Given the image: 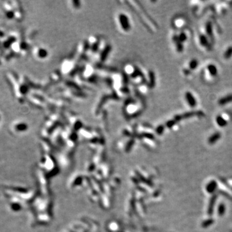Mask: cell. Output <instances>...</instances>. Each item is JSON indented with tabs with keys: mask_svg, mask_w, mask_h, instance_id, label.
<instances>
[{
	"mask_svg": "<svg viewBox=\"0 0 232 232\" xmlns=\"http://www.w3.org/2000/svg\"><path fill=\"white\" fill-rule=\"evenodd\" d=\"M232 102V94H229L222 97L218 101V104L220 106H224Z\"/></svg>",
	"mask_w": 232,
	"mask_h": 232,
	"instance_id": "cell-5",
	"label": "cell"
},
{
	"mask_svg": "<svg viewBox=\"0 0 232 232\" xmlns=\"http://www.w3.org/2000/svg\"><path fill=\"white\" fill-rule=\"evenodd\" d=\"M149 79H150V86L151 88H153L155 85V76L153 72H150L149 73Z\"/></svg>",
	"mask_w": 232,
	"mask_h": 232,
	"instance_id": "cell-13",
	"label": "cell"
},
{
	"mask_svg": "<svg viewBox=\"0 0 232 232\" xmlns=\"http://www.w3.org/2000/svg\"><path fill=\"white\" fill-rule=\"evenodd\" d=\"M207 70L211 76H216L218 74V69L214 64H209L207 66Z\"/></svg>",
	"mask_w": 232,
	"mask_h": 232,
	"instance_id": "cell-7",
	"label": "cell"
},
{
	"mask_svg": "<svg viewBox=\"0 0 232 232\" xmlns=\"http://www.w3.org/2000/svg\"><path fill=\"white\" fill-rule=\"evenodd\" d=\"M232 57V46L229 47L224 53V58L226 59H230Z\"/></svg>",
	"mask_w": 232,
	"mask_h": 232,
	"instance_id": "cell-14",
	"label": "cell"
},
{
	"mask_svg": "<svg viewBox=\"0 0 232 232\" xmlns=\"http://www.w3.org/2000/svg\"><path fill=\"white\" fill-rule=\"evenodd\" d=\"M206 32L207 34V36L211 39H214V32H213V25L210 21L206 23Z\"/></svg>",
	"mask_w": 232,
	"mask_h": 232,
	"instance_id": "cell-6",
	"label": "cell"
},
{
	"mask_svg": "<svg viewBox=\"0 0 232 232\" xmlns=\"http://www.w3.org/2000/svg\"><path fill=\"white\" fill-rule=\"evenodd\" d=\"M34 55L36 58H39V59H43L45 58L46 56H47V51L44 49L43 48H36L34 50Z\"/></svg>",
	"mask_w": 232,
	"mask_h": 232,
	"instance_id": "cell-3",
	"label": "cell"
},
{
	"mask_svg": "<svg viewBox=\"0 0 232 232\" xmlns=\"http://www.w3.org/2000/svg\"><path fill=\"white\" fill-rule=\"evenodd\" d=\"M184 97H185L187 103H188V105L194 108L197 106V100L195 99V97H194V96L192 94V92H186L184 95Z\"/></svg>",
	"mask_w": 232,
	"mask_h": 232,
	"instance_id": "cell-2",
	"label": "cell"
},
{
	"mask_svg": "<svg viewBox=\"0 0 232 232\" xmlns=\"http://www.w3.org/2000/svg\"><path fill=\"white\" fill-rule=\"evenodd\" d=\"M199 42H200V44L202 46L204 47H209V41H208V36H205L204 34H201L199 36Z\"/></svg>",
	"mask_w": 232,
	"mask_h": 232,
	"instance_id": "cell-9",
	"label": "cell"
},
{
	"mask_svg": "<svg viewBox=\"0 0 232 232\" xmlns=\"http://www.w3.org/2000/svg\"><path fill=\"white\" fill-rule=\"evenodd\" d=\"M215 121H216L217 124L221 127H224L228 124L227 120L225 119V118L223 116H221V115H219V116L216 117Z\"/></svg>",
	"mask_w": 232,
	"mask_h": 232,
	"instance_id": "cell-8",
	"label": "cell"
},
{
	"mask_svg": "<svg viewBox=\"0 0 232 232\" xmlns=\"http://www.w3.org/2000/svg\"><path fill=\"white\" fill-rule=\"evenodd\" d=\"M117 21L118 27L121 30H123V32H128V30H130L131 26H130V20H128V17H127V15L123 13L119 14L117 17Z\"/></svg>",
	"mask_w": 232,
	"mask_h": 232,
	"instance_id": "cell-1",
	"label": "cell"
},
{
	"mask_svg": "<svg viewBox=\"0 0 232 232\" xmlns=\"http://www.w3.org/2000/svg\"><path fill=\"white\" fill-rule=\"evenodd\" d=\"M178 39L180 43H183V42H184L185 41H186L187 39V36L184 32H180L179 34L178 35Z\"/></svg>",
	"mask_w": 232,
	"mask_h": 232,
	"instance_id": "cell-16",
	"label": "cell"
},
{
	"mask_svg": "<svg viewBox=\"0 0 232 232\" xmlns=\"http://www.w3.org/2000/svg\"><path fill=\"white\" fill-rule=\"evenodd\" d=\"M204 114L202 111H192V112H186L184 113V114H182L180 115V117H181V119H187V118H190L191 117H193V116H203Z\"/></svg>",
	"mask_w": 232,
	"mask_h": 232,
	"instance_id": "cell-4",
	"label": "cell"
},
{
	"mask_svg": "<svg viewBox=\"0 0 232 232\" xmlns=\"http://www.w3.org/2000/svg\"><path fill=\"white\" fill-rule=\"evenodd\" d=\"M176 123H177V122L175 121V120L174 119H173L172 120L168 121L167 123H166V127H168V128H172L175 124H176Z\"/></svg>",
	"mask_w": 232,
	"mask_h": 232,
	"instance_id": "cell-17",
	"label": "cell"
},
{
	"mask_svg": "<svg viewBox=\"0 0 232 232\" xmlns=\"http://www.w3.org/2000/svg\"><path fill=\"white\" fill-rule=\"evenodd\" d=\"M14 130H17V131H23V130H27V125L25 123H16L14 125Z\"/></svg>",
	"mask_w": 232,
	"mask_h": 232,
	"instance_id": "cell-12",
	"label": "cell"
},
{
	"mask_svg": "<svg viewBox=\"0 0 232 232\" xmlns=\"http://www.w3.org/2000/svg\"><path fill=\"white\" fill-rule=\"evenodd\" d=\"M220 137H221V134L219 132L215 133V134H213L210 137V139H209V142L210 144L214 143V142L217 141L220 139Z\"/></svg>",
	"mask_w": 232,
	"mask_h": 232,
	"instance_id": "cell-11",
	"label": "cell"
},
{
	"mask_svg": "<svg viewBox=\"0 0 232 232\" xmlns=\"http://www.w3.org/2000/svg\"><path fill=\"white\" fill-rule=\"evenodd\" d=\"M173 41H174L175 43H176L177 51H178L179 52H182L183 51V43H180L179 41L178 36H174V37H173Z\"/></svg>",
	"mask_w": 232,
	"mask_h": 232,
	"instance_id": "cell-10",
	"label": "cell"
},
{
	"mask_svg": "<svg viewBox=\"0 0 232 232\" xmlns=\"http://www.w3.org/2000/svg\"><path fill=\"white\" fill-rule=\"evenodd\" d=\"M198 65H199V61L197 59H193L191 60L189 63V68L190 70H195L197 68Z\"/></svg>",
	"mask_w": 232,
	"mask_h": 232,
	"instance_id": "cell-15",
	"label": "cell"
}]
</instances>
